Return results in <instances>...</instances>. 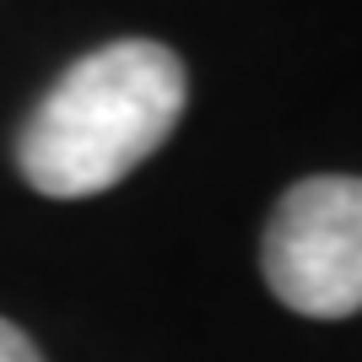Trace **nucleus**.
<instances>
[{
  "label": "nucleus",
  "mask_w": 362,
  "mask_h": 362,
  "mask_svg": "<svg viewBox=\"0 0 362 362\" xmlns=\"http://www.w3.org/2000/svg\"><path fill=\"white\" fill-rule=\"evenodd\" d=\"M265 281L292 314L346 319L362 308V179L319 173L292 184L259 249Z\"/></svg>",
  "instance_id": "nucleus-2"
},
{
  "label": "nucleus",
  "mask_w": 362,
  "mask_h": 362,
  "mask_svg": "<svg viewBox=\"0 0 362 362\" xmlns=\"http://www.w3.org/2000/svg\"><path fill=\"white\" fill-rule=\"evenodd\" d=\"M184 114V65L168 44L119 38L54 81L22 130L16 163L38 195L87 200L130 179Z\"/></svg>",
  "instance_id": "nucleus-1"
},
{
  "label": "nucleus",
  "mask_w": 362,
  "mask_h": 362,
  "mask_svg": "<svg viewBox=\"0 0 362 362\" xmlns=\"http://www.w3.org/2000/svg\"><path fill=\"white\" fill-rule=\"evenodd\" d=\"M0 362H44L38 351H33V341L16 330L11 319H0Z\"/></svg>",
  "instance_id": "nucleus-3"
}]
</instances>
